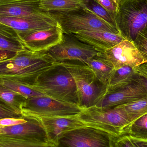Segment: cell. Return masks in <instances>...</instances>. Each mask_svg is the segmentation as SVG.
<instances>
[{
    "instance_id": "obj_1",
    "label": "cell",
    "mask_w": 147,
    "mask_h": 147,
    "mask_svg": "<svg viewBox=\"0 0 147 147\" xmlns=\"http://www.w3.org/2000/svg\"><path fill=\"white\" fill-rule=\"evenodd\" d=\"M57 63L47 53L21 51L0 62V79L30 87L40 74Z\"/></svg>"
},
{
    "instance_id": "obj_2",
    "label": "cell",
    "mask_w": 147,
    "mask_h": 147,
    "mask_svg": "<svg viewBox=\"0 0 147 147\" xmlns=\"http://www.w3.org/2000/svg\"><path fill=\"white\" fill-rule=\"evenodd\" d=\"M30 88L53 99L78 105L74 80L59 62L40 74Z\"/></svg>"
},
{
    "instance_id": "obj_3",
    "label": "cell",
    "mask_w": 147,
    "mask_h": 147,
    "mask_svg": "<svg viewBox=\"0 0 147 147\" xmlns=\"http://www.w3.org/2000/svg\"><path fill=\"white\" fill-rule=\"evenodd\" d=\"M59 63L67 69L74 80L78 106L84 109L97 105L109 91L108 86L100 82L85 64L76 61Z\"/></svg>"
},
{
    "instance_id": "obj_4",
    "label": "cell",
    "mask_w": 147,
    "mask_h": 147,
    "mask_svg": "<svg viewBox=\"0 0 147 147\" xmlns=\"http://www.w3.org/2000/svg\"><path fill=\"white\" fill-rule=\"evenodd\" d=\"M63 32L75 34L81 31H105L119 34V31L85 7L68 10L48 12Z\"/></svg>"
},
{
    "instance_id": "obj_5",
    "label": "cell",
    "mask_w": 147,
    "mask_h": 147,
    "mask_svg": "<svg viewBox=\"0 0 147 147\" xmlns=\"http://www.w3.org/2000/svg\"><path fill=\"white\" fill-rule=\"evenodd\" d=\"M76 117L87 127L102 130L115 137L123 135L132 123L125 112L117 106L109 109L92 106L83 109Z\"/></svg>"
},
{
    "instance_id": "obj_6",
    "label": "cell",
    "mask_w": 147,
    "mask_h": 147,
    "mask_svg": "<svg viewBox=\"0 0 147 147\" xmlns=\"http://www.w3.org/2000/svg\"><path fill=\"white\" fill-rule=\"evenodd\" d=\"M115 20L120 34L134 42L147 25V0H120Z\"/></svg>"
},
{
    "instance_id": "obj_7",
    "label": "cell",
    "mask_w": 147,
    "mask_h": 147,
    "mask_svg": "<svg viewBox=\"0 0 147 147\" xmlns=\"http://www.w3.org/2000/svg\"><path fill=\"white\" fill-rule=\"evenodd\" d=\"M82 110L77 105L47 96L28 98L21 108L22 115L36 117L76 116Z\"/></svg>"
},
{
    "instance_id": "obj_8",
    "label": "cell",
    "mask_w": 147,
    "mask_h": 147,
    "mask_svg": "<svg viewBox=\"0 0 147 147\" xmlns=\"http://www.w3.org/2000/svg\"><path fill=\"white\" fill-rule=\"evenodd\" d=\"M46 53L57 62L76 61L87 65L91 58L104 52L80 40L74 34L63 33L61 42Z\"/></svg>"
},
{
    "instance_id": "obj_9",
    "label": "cell",
    "mask_w": 147,
    "mask_h": 147,
    "mask_svg": "<svg viewBox=\"0 0 147 147\" xmlns=\"http://www.w3.org/2000/svg\"><path fill=\"white\" fill-rule=\"evenodd\" d=\"M113 136L91 127H81L62 135L57 147H112Z\"/></svg>"
},
{
    "instance_id": "obj_10",
    "label": "cell",
    "mask_w": 147,
    "mask_h": 147,
    "mask_svg": "<svg viewBox=\"0 0 147 147\" xmlns=\"http://www.w3.org/2000/svg\"><path fill=\"white\" fill-rule=\"evenodd\" d=\"M24 116L27 118L25 122L13 126H0V135L33 142L53 144L38 119L34 117Z\"/></svg>"
},
{
    "instance_id": "obj_11",
    "label": "cell",
    "mask_w": 147,
    "mask_h": 147,
    "mask_svg": "<svg viewBox=\"0 0 147 147\" xmlns=\"http://www.w3.org/2000/svg\"><path fill=\"white\" fill-rule=\"evenodd\" d=\"M41 0H0V17L54 20L40 7Z\"/></svg>"
},
{
    "instance_id": "obj_12",
    "label": "cell",
    "mask_w": 147,
    "mask_h": 147,
    "mask_svg": "<svg viewBox=\"0 0 147 147\" xmlns=\"http://www.w3.org/2000/svg\"><path fill=\"white\" fill-rule=\"evenodd\" d=\"M115 70L125 66L135 68L147 62L133 42L124 40L104 52Z\"/></svg>"
},
{
    "instance_id": "obj_13",
    "label": "cell",
    "mask_w": 147,
    "mask_h": 147,
    "mask_svg": "<svg viewBox=\"0 0 147 147\" xmlns=\"http://www.w3.org/2000/svg\"><path fill=\"white\" fill-rule=\"evenodd\" d=\"M63 30L59 25L26 34H19L26 48L34 52H46L60 43Z\"/></svg>"
},
{
    "instance_id": "obj_14",
    "label": "cell",
    "mask_w": 147,
    "mask_h": 147,
    "mask_svg": "<svg viewBox=\"0 0 147 147\" xmlns=\"http://www.w3.org/2000/svg\"><path fill=\"white\" fill-rule=\"evenodd\" d=\"M147 96L146 89L139 80L138 75L136 80L122 88L109 91L96 106L103 109H109L138 100Z\"/></svg>"
},
{
    "instance_id": "obj_15",
    "label": "cell",
    "mask_w": 147,
    "mask_h": 147,
    "mask_svg": "<svg viewBox=\"0 0 147 147\" xmlns=\"http://www.w3.org/2000/svg\"><path fill=\"white\" fill-rule=\"evenodd\" d=\"M44 126L52 144L56 145L58 140L64 133L86 126L76 116L36 117Z\"/></svg>"
},
{
    "instance_id": "obj_16",
    "label": "cell",
    "mask_w": 147,
    "mask_h": 147,
    "mask_svg": "<svg viewBox=\"0 0 147 147\" xmlns=\"http://www.w3.org/2000/svg\"><path fill=\"white\" fill-rule=\"evenodd\" d=\"M74 34L80 40L104 53L126 40L119 34L105 31H81Z\"/></svg>"
},
{
    "instance_id": "obj_17",
    "label": "cell",
    "mask_w": 147,
    "mask_h": 147,
    "mask_svg": "<svg viewBox=\"0 0 147 147\" xmlns=\"http://www.w3.org/2000/svg\"><path fill=\"white\" fill-rule=\"evenodd\" d=\"M0 22L12 28L19 34L30 33L59 25L54 20H34L10 17H0Z\"/></svg>"
},
{
    "instance_id": "obj_18",
    "label": "cell",
    "mask_w": 147,
    "mask_h": 147,
    "mask_svg": "<svg viewBox=\"0 0 147 147\" xmlns=\"http://www.w3.org/2000/svg\"><path fill=\"white\" fill-rule=\"evenodd\" d=\"M0 50L18 53L27 50L14 29L0 22Z\"/></svg>"
},
{
    "instance_id": "obj_19",
    "label": "cell",
    "mask_w": 147,
    "mask_h": 147,
    "mask_svg": "<svg viewBox=\"0 0 147 147\" xmlns=\"http://www.w3.org/2000/svg\"><path fill=\"white\" fill-rule=\"evenodd\" d=\"M87 65L92 70L100 82L108 86L115 69L104 53H101L91 58Z\"/></svg>"
},
{
    "instance_id": "obj_20",
    "label": "cell",
    "mask_w": 147,
    "mask_h": 147,
    "mask_svg": "<svg viewBox=\"0 0 147 147\" xmlns=\"http://www.w3.org/2000/svg\"><path fill=\"white\" fill-rule=\"evenodd\" d=\"M137 74L134 68L128 66L115 70L109 81V91L114 90L127 86L136 80Z\"/></svg>"
},
{
    "instance_id": "obj_21",
    "label": "cell",
    "mask_w": 147,
    "mask_h": 147,
    "mask_svg": "<svg viewBox=\"0 0 147 147\" xmlns=\"http://www.w3.org/2000/svg\"><path fill=\"white\" fill-rule=\"evenodd\" d=\"M90 0H41L40 7L46 12L68 11L85 7Z\"/></svg>"
},
{
    "instance_id": "obj_22",
    "label": "cell",
    "mask_w": 147,
    "mask_h": 147,
    "mask_svg": "<svg viewBox=\"0 0 147 147\" xmlns=\"http://www.w3.org/2000/svg\"><path fill=\"white\" fill-rule=\"evenodd\" d=\"M117 106L125 112L132 123L147 114V96Z\"/></svg>"
},
{
    "instance_id": "obj_23",
    "label": "cell",
    "mask_w": 147,
    "mask_h": 147,
    "mask_svg": "<svg viewBox=\"0 0 147 147\" xmlns=\"http://www.w3.org/2000/svg\"><path fill=\"white\" fill-rule=\"evenodd\" d=\"M0 84L10 90L23 96L26 99L45 96L42 93L34 90L30 87L9 80L0 79Z\"/></svg>"
},
{
    "instance_id": "obj_24",
    "label": "cell",
    "mask_w": 147,
    "mask_h": 147,
    "mask_svg": "<svg viewBox=\"0 0 147 147\" xmlns=\"http://www.w3.org/2000/svg\"><path fill=\"white\" fill-rule=\"evenodd\" d=\"M125 134L147 139V114L131 123L124 130L123 135Z\"/></svg>"
},
{
    "instance_id": "obj_25",
    "label": "cell",
    "mask_w": 147,
    "mask_h": 147,
    "mask_svg": "<svg viewBox=\"0 0 147 147\" xmlns=\"http://www.w3.org/2000/svg\"><path fill=\"white\" fill-rule=\"evenodd\" d=\"M112 147H147V139L125 134L112 137Z\"/></svg>"
},
{
    "instance_id": "obj_26",
    "label": "cell",
    "mask_w": 147,
    "mask_h": 147,
    "mask_svg": "<svg viewBox=\"0 0 147 147\" xmlns=\"http://www.w3.org/2000/svg\"><path fill=\"white\" fill-rule=\"evenodd\" d=\"M0 147H57L53 144L28 141L0 135Z\"/></svg>"
},
{
    "instance_id": "obj_27",
    "label": "cell",
    "mask_w": 147,
    "mask_h": 147,
    "mask_svg": "<svg viewBox=\"0 0 147 147\" xmlns=\"http://www.w3.org/2000/svg\"><path fill=\"white\" fill-rule=\"evenodd\" d=\"M0 98L19 111H21V108L23 103L26 98L18 93H15L0 84Z\"/></svg>"
},
{
    "instance_id": "obj_28",
    "label": "cell",
    "mask_w": 147,
    "mask_h": 147,
    "mask_svg": "<svg viewBox=\"0 0 147 147\" xmlns=\"http://www.w3.org/2000/svg\"><path fill=\"white\" fill-rule=\"evenodd\" d=\"M85 7L93 12L99 18L117 28L115 20L113 16L94 0H90L86 5Z\"/></svg>"
},
{
    "instance_id": "obj_29",
    "label": "cell",
    "mask_w": 147,
    "mask_h": 147,
    "mask_svg": "<svg viewBox=\"0 0 147 147\" xmlns=\"http://www.w3.org/2000/svg\"><path fill=\"white\" fill-rule=\"evenodd\" d=\"M23 117L21 112L16 109L9 104L0 98V120L3 118H20Z\"/></svg>"
},
{
    "instance_id": "obj_30",
    "label": "cell",
    "mask_w": 147,
    "mask_h": 147,
    "mask_svg": "<svg viewBox=\"0 0 147 147\" xmlns=\"http://www.w3.org/2000/svg\"><path fill=\"white\" fill-rule=\"evenodd\" d=\"M133 43L140 53L147 60V25L139 33Z\"/></svg>"
},
{
    "instance_id": "obj_31",
    "label": "cell",
    "mask_w": 147,
    "mask_h": 147,
    "mask_svg": "<svg viewBox=\"0 0 147 147\" xmlns=\"http://www.w3.org/2000/svg\"><path fill=\"white\" fill-rule=\"evenodd\" d=\"M98 3L108 10L114 18H115L118 3L113 0H94Z\"/></svg>"
},
{
    "instance_id": "obj_32",
    "label": "cell",
    "mask_w": 147,
    "mask_h": 147,
    "mask_svg": "<svg viewBox=\"0 0 147 147\" xmlns=\"http://www.w3.org/2000/svg\"><path fill=\"white\" fill-rule=\"evenodd\" d=\"M27 118L26 116H23V117L20 118H3L0 120V126L8 127L13 126L20 123L25 122L26 121Z\"/></svg>"
},
{
    "instance_id": "obj_33",
    "label": "cell",
    "mask_w": 147,
    "mask_h": 147,
    "mask_svg": "<svg viewBox=\"0 0 147 147\" xmlns=\"http://www.w3.org/2000/svg\"><path fill=\"white\" fill-rule=\"evenodd\" d=\"M136 73L137 75L142 76L147 79V63L142 64L134 68Z\"/></svg>"
},
{
    "instance_id": "obj_34",
    "label": "cell",
    "mask_w": 147,
    "mask_h": 147,
    "mask_svg": "<svg viewBox=\"0 0 147 147\" xmlns=\"http://www.w3.org/2000/svg\"><path fill=\"white\" fill-rule=\"evenodd\" d=\"M17 53L11 51L0 50V62L14 57Z\"/></svg>"
},
{
    "instance_id": "obj_35",
    "label": "cell",
    "mask_w": 147,
    "mask_h": 147,
    "mask_svg": "<svg viewBox=\"0 0 147 147\" xmlns=\"http://www.w3.org/2000/svg\"><path fill=\"white\" fill-rule=\"evenodd\" d=\"M138 78L139 80L140 81L141 83L143 85L145 89H146L147 93V79L142 76H140L138 75Z\"/></svg>"
},
{
    "instance_id": "obj_36",
    "label": "cell",
    "mask_w": 147,
    "mask_h": 147,
    "mask_svg": "<svg viewBox=\"0 0 147 147\" xmlns=\"http://www.w3.org/2000/svg\"><path fill=\"white\" fill-rule=\"evenodd\" d=\"M113 1H115L117 3H118L120 1V0H113Z\"/></svg>"
},
{
    "instance_id": "obj_37",
    "label": "cell",
    "mask_w": 147,
    "mask_h": 147,
    "mask_svg": "<svg viewBox=\"0 0 147 147\" xmlns=\"http://www.w3.org/2000/svg\"><path fill=\"white\" fill-rule=\"evenodd\" d=\"M146 63H147V62H146Z\"/></svg>"
}]
</instances>
